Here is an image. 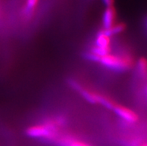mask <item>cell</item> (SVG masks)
Returning a JSON list of instances; mask_svg holds the SVG:
<instances>
[{
	"label": "cell",
	"instance_id": "6da1fadb",
	"mask_svg": "<svg viewBox=\"0 0 147 146\" xmlns=\"http://www.w3.org/2000/svg\"><path fill=\"white\" fill-rule=\"evenodd\" d=\"M69 84L75 90L79 93V94L83 97L84 99H85L89 103L94 104H101L107 109L111 110L117 104V102H114V100L110 96L99 93L97 91L91 90L88 88H86L85 87L82 85L80 83H78L75 80H71L69 81Z\"/></svg>",
	"mask_w": 147,
	"mask_h": 146
},
{
	"label": "cell",
	"instance_id": "7a4b0ae2",
	"mask_svg": "<svg viewBox=\"0 0 147 146\" xmlns=\"http://www.w3.org/2000/svg\"><path fill=\"white\" fill-rule=\"evenodd\" d=\"M97 63H100L103 67L114 71H127L130 69L133 66L132 57L129 54H108L99 58Z\"/></svg>",
	"mask_w": 147,
	"mask_h": 146
},
{
	"label": "cell",
	"instance_id": "3957f363",
	"mask_svg": "<svg viewBox=\"0 0 147 146\" xmlns=\"http://www.w3.org/2000/svg\"><path fill=\"white\" fill-rule=\"evenodd\" d=\"M26 135L32 138L43 139L46 141H56L59 137V132L51 129L49 127L43 124H33L26 130Z\"/></svg>",
	"mask_w": 147,
	"mask_h": 146
},
{
	"label": "cell",
	"instance_id": "277c9868",
	"mask_svg": "<svg viewBox=\"0 0 147 146\" xmlns=\"http://www.w3.org/2000/svg\"><path fill=\"white\" fill-rule=\"evenodd\" d=\"M120 118L123 119L128 123H135L138 120V116L135 112L128 107L117 103L112 110Z\"/></svg>",
	"mask_w": 147,
	"mask_h": 146
},
{
	"label": "cell",
	"instance_id": "5b68a950",
	"mask_svg": "<svg viewBox=\"0 0 147 146\" xmlns=\"http://www.w3.org/2000/svg\"><path fill=\"white\" fill-rule=\"evenodd\" d=\"M116 17H117V13L114 6L106 7L102 13V28L107 29L116 24Z\"/></svg>",
	"mask_w": 147,
	"mask_h": 146
},
{
	"label": "cell",
	"instance_id": "8992f818",
	"mask_svg": "<svg viewBox=\"0 0 147 146\" xmlns=\"http://www.w3.org/2000/svg\"><path fill=\"white\" fill-rule=\"evenodd\" d=\"M56 142L58 146H92L84 141L76 139L70 136H59L58 139H56Z\"/></svg>",
	"mask_w": 147,
	"mask_h": 146
},
{
	"label": "cell",
	"instance_id": "52a82bcc",
	"mask_svg": "<svg viewBox=\"0 0 147 146\" xmlns=\"http://www.w3.org/2000/svg\"><path fill=\"white\" fill-rule=\"evenodd\" d=\"M125 25L124 23H116L114 26L107 29H102V32L105 34L108 37H111L113 35L116 34H119L125 31Z\"/></svg>",
	"mask_w": 147,
	"mask_h": 146
},
{
	"label": "cell",
	"instance_id": "ba28073f",
	"mask_svg": "<svg viewBox=\"0 0 147 146\" xmlns=\"http://www.w3.org/2000/svg\"><path fill=\"white\" fill-rule=\"evenodd\" d=\"M38 2H39V0H26V7H25L24 11H23L25 17L30 19L32 17Z\"/></svg>",
	"mask_w": 147,
	"mask_h": 146
},
{
	"label": "cell",
	"instance_id": "9c48e42d",
	"mask_svg": "<svg viewBox=\"0 0 147 146\" xmlns=\"http://www.w3.org/2000/svg\"><path fill=\"white\" fill-rule=\"evenodd\" d=\"M137 71L139 76L145 78L147 76V60L144 57L139 59L137 63Z\"/></svg>",
	"mask_w": 147,
	"mask_h": 146
},
{
	"label": "cell",
	"instance_id": "30bf717a",
	"mask_svg": "<svg viewBox=\"0 0 147 146\" xmlns=\"http://www.w3.org/2000/svg\"><path fill=\"white\" fill-rule=\"evenodd\" d=\"M103 3L106 7H110V6H114V0H102Z\"/></svg>",
	"mask_w": 147,
	"mask_h": 146
},
{
	"label": "cell",
	"instance_id": "8fae6325",
	"mask_svg": "<svg viewBox=\"0 0 147 146\" xmlns=\"http://www.w3.org/2000/svg\"><path fill=\"white\" fill-rule=\"evenodd\" d=\"M1 13H2V9H1V5H0V18H1Z\"/></svg>",
	"mask_w": 147,
	"mask_h": 146
},
{
	"label": "cell",
	"instance_id": "7c38bea8",
	"mask_svg": "<svg viewBox=\"0 0 147 146\" xmlns=\"http://www.w3.org/2000/svg\"><path fill=\"white\" fill-rule=\"evenodd\" d=\"M146 97H147V86L146 87Z\"/></svg>",
	"mask_w": 147,
	"mask_h": 146
},
{
	"label": "cell",
	"instance_id": "4fadbf2b",
	"mask_svg": "<svg viewBox=\"0 0 147 146\" xmlns=\"http://www.w3.org/2000/svg\"><path fill=\"white\" fill-rule=\"evenodd\" d=\"M146 27H147V18H146Z\"/></svg>",
	"mask_w": 147,
	"mask_h": 146
},
{
	"label": "cell",
	"instance_id": "5bb4252c",
	"mask_svg": "<svg viewBox=\"0 0 147 146\" xmlns=\"http://www.w3.org/2000/svg\"><path fill=\"white\" fill-rule=\"evenodd\" d=\"M141 146H147V144H144V145H141Z\"/></svg>",
	"mask_w": 147,
	"mask_h": 146
}]
</instances>
